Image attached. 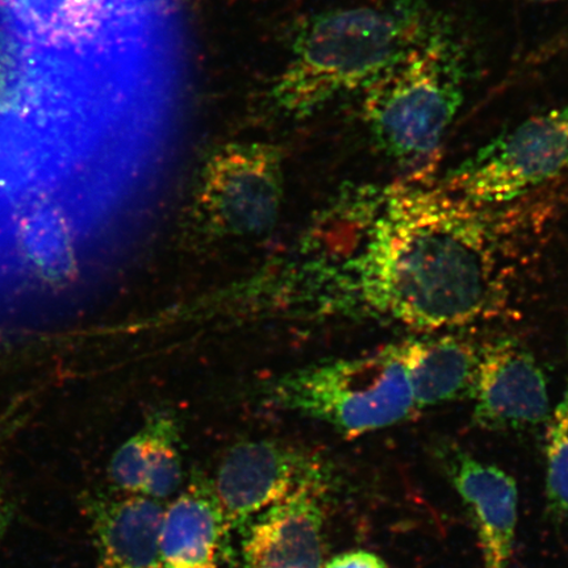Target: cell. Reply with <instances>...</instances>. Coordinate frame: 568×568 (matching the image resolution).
Returning <instances> with one entry per match:
<instances>
[{"label": "cell", "instance_id": "cell-4", "mask_svg": "<svg viewBox=\"0 0 568 568\" xmlns=\"http://www.w3.org/2000/svg\"><path fill=\"white\" fill-rule=\"evenodd\" d=\"M466 53L444 21L362 90L361 116L376 148L425 178L464 104Z\"/></svg>", "mask_w": 568, "mask_h": 568}, {"label": "cell", "instance_id": "cell-5", "mask_svg": "<svg viewBox=\"0 0 568 568\" xmlns=\"http://www.w3.org/2000/svg\"><path fill=\"white\" fill-rule=\"evenodd\" d=\"M266 400L347 438L388 428L417 410L397 343L283 375L267 386Z\"/></svg>", "mask_w": 568, "mask_h": 568}, {"label": "cell", "instance_id": "cell-15", "mask_svg": "<svg viewBox=\"0 0 568 568\" xmlns=\"http://www.w3.org/2000/svg\"><path fill=\"white\" fill-rule=\"evenodd\" d=\"M435 333L397 343L417 410L470 396L477 374L479 345Z\"/></svg>", "mask_w": 568, "mask_h": 568}, {"label": "cell", "instance_id": "cell-20", "mask_svg": "<svg viewBox=\"0 0 568 568\" xmlns=\"http://www.w3.org/2000/svg\"><path fill=\"white\" fill-rule=\"evenodd\" d=\"M531 2H537V3H551V2H558V0H531Z\"/></svg>", "mask_w": 568, "mask_h": 568}, {"label": "cell", "instance_id": "cell-9", "mask_svg": "<svg viewBox=\"0 0 568 568\" xmlns=\"http://www.w3.org/2000/svg\"><path fill=\"white\" fill-rule=\"evenodd\" d=\"M470 397L474 422L487 430H524L549 420L548 379L535 354L515 337L480 346Z\"/></svg>", "mask_w": 568, "mask_h": 568}, {"label": "cell", "instance_id": "cell-19", "mask_svg": "<svg viewBox=\"0 0 568 568\" xmlns=\"http://www.w3.org/2000/svg\"><path fill=\"white\" fill-rule=\"evenodd\" d=\"M2 443L3 438L0 436V541L9 531L13 517H16V503L6 485L4 474L2 470Z\"/></svg>", "mask_w": 568, "mask_h": 568}, {"label": "cell", "instance_id": "cell-7", "mask_svg": "<svg viewBox=\"0 0 568 568\" xmlns=\"http://www.w3.org/2000/svg\"><path fill=\"white\" fill-rule=\"evenodd\" d=\"M283 194L281 149L266 142H231L205 162L194 220L211 237H262L278 222Z\"/></svg>", "mask_w": 568, "mask_h": 568}, {"label": "cell", "instance_id": "cell-17", "mask_svg": "<svg viewBox=\"0 0 568 568\" xmlns=\"http://www.w3.org/2000/svg\"><path fill=\"white\" fill-rule=\"evenodd\" d=\"M546 493L554 513L568 515V375L562 397L548 420Z\"/></svg>", "mask_w": 568, "mask_h": 568}, {"label": "cell", "instance_id": "cell-1", "mask_svg": "<svg viewBox=\"0 0 568 568\" xmlns=\"http://www.w3.org/2000/svg\"><path fill=\"white\" fill-rule=\"evenodd\" d=\"M155 0H0V180L118 144L144 116Z\"/></svg>", "mask_w": 568, "mask_h": 568}, {"label": "cell", "instance_id": "cell-10", "mask_svg": "<svg viewBox=\"0 0 568 568\" xmlns=\"http://www.w3.org/2000/svg\"><path fill=\"white\" fill-rule=\"evenodd\" d=\"M328 477L308 483L244 530L241 568H322Z\"/></svg>", "mask_w": 568, "mask_h": 568}, {"label": "cell", "instance_id": "cell-8", "mask_svg": "<svg viewBox=\"0 0 568 568\" xmlns=\"http://www.w3.org/2000/svg\"><path fill=\"white\" fill-rule=\"evenodd\" d=\"M328 477L316 453L294 444L257 439L233 446L210 481L229 536L308 483Z\"/></svg>", "mask_w": 568, "mask_h": 568}, {"label": "cell", "instance_id": "cell-16", "mask_svg": "<svg viewBox=\"0 0 568 568\" xmlns=\"http://www.w3.org/2000/svg\"><path fill=\"white\" fill-rule=\"evenodd\" d=\"M18 239L24 264L51 282L70 278L74 270V237L65 213L53 203L40 204L27 213Z\"/></svg>", "mask_w": 568, "mask_h": 568}, {"label": "cell", "instance_id": "cell-6", "mask_svg": "<svg viewBox=\"0 0 568 568\" xmlns=\"http://www.w3.org/2000/svg\"><path fill=\"white\" fill-rule=\"evenodd\" d=\"M568 176V103L524 120L450 170L439 184L478 209L496 210Z\"/></svg>", "mask_w": 568, "mask_h": 568}, {"label": "cell", "instance_id": "cell-11", "mask_svg": "<svg viewBox=\"0 0 568 568\" xmlns=\"http://www.w3.org/2000/svg\"><path fill=\"white\" fill-rule=\"evenodd\" d=\"M95 568H158L162 503L132 495H84Z\"/></svg>", "mask_w": 568, "mask_h": 568}, {"label": "cell", "instance_id": "cell-2", "mask_svg": "<svg viewBox=\"0 0 568 568\" xmlns=\"http://www.w3.org/2000/svg\"><path fill=\"white\" fill-rule=\"evenodd\" d=\"M341 201L352 243L326 268L336 308L435 333L477 323L506 301L495 210L426 178L349 190Z\"/></svg>", "mask_w": 568, "mask_h": 568}, {"label": "cell", "instance_id": "cell-14", "mask_svg": "<svg viewBox=\"0 0 568 568\" xmlns=\"http://www.w3.org/2000/svg\"><path fill=\"white\" fill-rule=\"evenodd\" d=\"M229 538L210 481H191L163 508L158 568H216Z\"/></svg>", "mask_w": 568, "mask_h": 568}, {"label": "cell", "instance_id": "cell-13", "mask_svg": "<svg viewBox=\"0 0 568 568\" xmlns=\"http://www.w3.org/2000/svg\"><path fill=\"white\" fill-rule=\"evenodd\" d=\"M453 485L473 517L486 568H508L517 525L516 481L501 468L459 454Z\"/></svg>", "mask_w": 568, "mask_h": 568}, {"label": "cell", "instance_id": "cell-3", "mask_svg": "<svg viewBox=\"0 0 568 568\" xmlns=\"http://www.w3.org/2000/svg\"><path fill=\"white\" fill-rule=\"evenodd\" d=\"M438 20L423 0L317 13L297 31L270 91L275 110L307 118L346 92L364 90Z\"/></svg>", "mask_w": 568, "mask_h": 568}, {"label": "cell", "instance_id": "cell-18", "mask_svg": "<svg viewBox=\"0 0 568 568\" xmlns=\"http://www.w3.org/2000/svg\"><path fill=\"white\" fill-rule=\"evenodd\" d=\"M322 568H387L375 554L368 551H349L325 562Z\"/></svg>", "mask_w": 568, "mask_h": 568}, {"label": "cell", "instance_id": "cell-12", "mask_svg": "<svg viewBox=\"0 0 568 568\" xmlns=\"http://www.w3.org/2000/svg\"><path fill=\"white\" fill-rule=\"evenodd\" d=\"M109 479L120 494L161 503L180 493L183 459L176 417L168 410L149 416L113 454Z\"/></svg>", "mask_w": 568, "mask_h": 568}]
</instances>
